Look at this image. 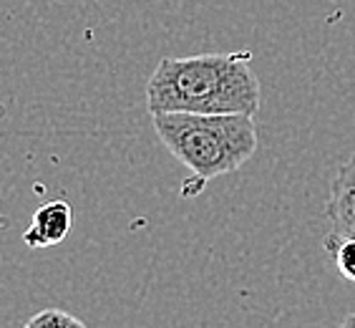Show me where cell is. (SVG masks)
Instances as JSON below:
<instances>
[{
	"instance_id": "4",
	"label": "cell",
	"mask_w": 355,
	"mask_h": 328,
	"mask_svg": "<svg viewBox=\"0 0 355 328\" xmlns=\"http://www.w3.org/2000/svg\"><path fill=\"white\" fill-rule=\"evenodd\" d=\"M325 212L335 233L355 238V154L335 174Z\"/></svg>"
},
{
	"instance_id": "7",
	"label": "cell",
	"mask_w": 355,
	"mask_h": 328,
	"mask_svg": "<svg viewBox=\"0 0 355 328\" xmlns=\"http://www.w3.org/2000/svg\"><path fill=\"white\" fill-rule=\"evenodd\" d=\"M340 328H355V313H348L345 318H343Z\"/></svg>"
},
{
	"instance_id": "1",
	"label": "cell",
	"mask_w": 355,
	"mask_h": 328,
	"mask_svg": "<svg viewBox=\"0 0 355 328\" xmlns=\"http://www.w3.org/2000/svg\"><path fill=\"white\" fill-rule=\"evenodd\" d=\"M252 51L162 58L146 83V109L191 114H250L260 109Z\"/></svg>"
},
{
	"instance_id": "5",
	"label": "cell",
	"mask_w": 355,
	"mask_h": 328,
	"mask_svg": "<svg viewBox=\"0 0 355 328\" xmlns=\"http://www.w3.org/2000/svg\"><path fill=\"white\" fill-rule=\"evenodd\" d=\"M322 245L328 250L330 260L335 263L340 278H345L348 283H355V238L343 233H328Z\"/></svg>"
},
{
	"instance_id": "2",
	"label": "cell",
	"mask_w": 355,
	"mask_h": 328,
	"mask_svg": "<svg viewBox=\"0 0 355 328\" xmlns=\"http://www.w3.org/2000/svg\"><path fill=\"white\" fill-rule=\"evenodd\" d=\"M157 137L197 177L199 185L237 172L257 151V126L250 114H151Z\"/></svg>"
},
{
	"instance_id": "6",
	"label": "cell",
	"mask_w": 355,
	"mask_h": 328,
	"mask_svg": "<svg viewBox=\"0 0 355 328\" xmlns=\"http://www.w3.org/2000/svg\"><path fill=\"white\" fill-rule=\"evenodd\" d=\"M23 328H86V323L81 318H76L69 311L61 308H46L31 318Z\"/></svg>"
},
{
	"instance_id": "3",
	"label": "cell",
	"mask_w": 355,
	"mask_h": 328,
	"mask_svg": "<svg viewBox=\"0 0 355 328\" xmlns=\"http://www.w3.org/2000/svg\"><path fill=\"white\" fill-rule=\"evenodd\" d=\"M73 227V207L66 199H51L33 212L31 225L23 233V243L33 250L53 247L69 238Z\"/></svg>"
}]
</instances>
